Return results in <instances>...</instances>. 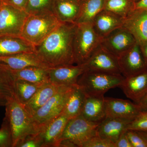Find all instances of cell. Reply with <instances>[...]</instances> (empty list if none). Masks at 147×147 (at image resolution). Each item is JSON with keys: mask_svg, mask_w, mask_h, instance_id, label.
Masks as SVG:
<instances>
[{"mask_svg": "<svg viewBox=\"0 0 147 147\" xmlns=\"http://www.w3.org/2000/svg\"><path fill=\"white\" fill-rule=\"evenodd\" d=\"M77 24L61 23L39 45L35 46L38 57L49 67L74 64L73 40Z\"/></svg>", "mask_w": 147, "mask_h": 147, "instance_id": "obj_1", "label": "cell"}, {"mask_svg": "<svg viewBox=\"0 0 147 147\" xmlns=\"http://www.w3.org/2000/svg\"><path fill=\"white\" fill-rule=\"evenodd\" d=\"M5 117L10 128L13 147L30 135L36 134L31 116L15 96L5 105Z\"/></svg>", "mask_w": 147, "mask_h": 147, "instance_id": "obj_2", "label": "cell"}, {"mask_svg": "<svg viewBox=\"0 0 147 147\" xmlns=\"http://www.w3.org/2000/svg\"><path fill=\"white\" fill-rule=\"evenodd\" d=\"M61 23L52 12L29 15L24 23L21 36L34 46H37Z\"/></svg>", "mask_w": 147, "mask_h": 147, "instance_id": "obj_3", "label": "cell"}, {"mask_svg": "<svg viewBox=\"0 0 147 147\" xmlns=\"http://www.w3.org/2000/svg\"><path fill=\"white\" fill-rule=\"evenodd\" d=\"M124 79L121 74L86 71L79 77L77 84L86 95H104L109 90L119 87Z\"/></svg>", "mask_w": 147, "mask_h": 147, "instance_id": "obj_4", "label": "cell"}, {"mask_svg": "<svg viewBox=\"0 0 147 147\" xmlns=\"http://www.w3.org/2000/svg\"><path fill=\"white\" fill-rule=\"evenodd\" d=\"M73 40L74 64L85 63L102 41L95 31L92 23L77 24Z\"/></svg>", "mask_w": 147, "mask_h": 147, "instance_id": "obj_5", "label": "cell"}, {"mask_svg": "<svg viewBox=\"0 0 147 147\" xmlns=\"http://www.w3.org/2000/svg\"><path fill=\"white\" fill-rule=\"evenodd\" d=\"M73 86H61L53 97L32 116L36 134L62 113Z\"/></svg>", "mask_w": 147, "mask_h": 147, "instance_id": "obj_6", "label": "cell"}, {"mask_svg": "<svg viewBox=\"0 0 147 147\" xmlns=\"http://www.w3.org/2000/svg\"><path fill=\"white\" fill-rule=\"evenodd\" d=\"M99 124L90 121L81 115L70 119L66 126L60 143L63 140H68L76 147H83L89 139L96 135Z\"/></svg>", "mask_w": 147, "mask_h": 147, "instance_id": "obj_7", "label": "cell"}, {"mask_svg": "<svg viewBox=\"0 0 147 147\" xmlns=\"http://www.w3.org/2000/svg\"><path fill=\"white\" fill-rule=\"evenodd\" d=\"M29 14L3 2L0 8V36H20Z\"/></svg>", "mask_w": 147, "mask_h": 147, "instance_id": "obj_8", "label": "cell"}, {"mask_svg": "<svg viewBox=\"0 0 147 147\" xmlns=\"http://www.w3.org/2000/svg\"><path fill=\"white\" fill-rule=\"evenodd\" d=\"M82 65L85 71L121 74L117 57L110 53L101 43Z\"/></svg>", "mask_w": 147, "mask_h": 147, "instance_id": "obj_9", "label": "cell"}, {"mask_svg": "<svg viewBox=\"0 0 147 147\" xmlns=\"http://www.w3.org/2000/svg\"><path fill=\"white\" fill-rule=\"evenodd\" d=\"M118 60L121 74L125 78L134 76L147 70V61L137 42L119 56Z\"/></svg>", "mask_w": 147, "mask_h": 147, "instance_id": "obj_10", "label": "cell"}, {"mask_svg": "<svg viewBox=\"0 0 147 147\" xmlns=\"http://www.w3.org/2000/svg\"><path fill=\"white\" fill-rule=\"evenodd\" d=\"M69 120L62 113L35 134L41 147H59L61 138Z\"/></svg>", "mask_w": 147, "mask_h": 147, "instance_id": "obj_11", "label": "cell"}, {"mask_svg": "<svg viewBox=\"0 0 147 147\" xmlns=\"http://www.w3.org/2000/svg\"><path fill=\"white\" fill-rule=\"evenodd\" d=\"M137 42L130 32L123 27L114 30L102 38L101 44L118 57Z\"/></svg>", "mask_w": 147, "mask_h": 147, "instance_id": "obj_12", "label": "cell"}, {"mask_svg": "<svg viewBox=\"0 0 147 147\" xmlns=\"http://www.w3.org/2000/svg\"><path fill=\"white\" fill-rule=\"evenodd\" d=\"M105 100L106 117L133 120L143 111L138 104L129 100L105 97Z\"/></svg>", "mask_w": 147, "mask_h": 147, "instance_id": "obj_13", "label": "cell"}, {"mask_svg": "<svg viewBox=\"0 0 147 147\" xmlns=\"http://www.w3.org/2000/svg\"><path fill=\"white\" fill-rule=\"evenodd\" d=\"M85 71L83 66L77 65L50 67L49 81L58 86H73L77 85L79 77Z\"/></svg>", "mask_w": 147, "mask_h": 147, "instance_id": "obj_14", "label": "cell"}, {"mask_svg": "<svg viewBox=\"0 0 147 147\" xmlns=\"http://www.w3.org/2000/svg\"><path fill=\"white\" fill-rule=\"evenodd\" d=\"M122 27L130 32L137 43L147 41V10L135 9L123 18Z\"/></svg>", "mask_w": 147, "mask_h": 147, "instance_id": "obj_15", "label": "cell"}, {"mask_svg": "<svg viewBox=\"0 0 147 147\" xmlns=\"http://www.w3.org/2000/svg\"><path fill=\"white\" fill-rule=\"evenodd\" d=\"M127 97L137 103L147 92V70L125 78L120 86Z\"/></svg>", "mask_w": 147, "mask_h": 147, "instance_id": "obj_16", "label": "cell"}, {"mask_svg": "<svg viewBox=\"0 0 147 147\" xmlns=\"http://www.w3.org/2000/svg\"><path fill=\"white\" fill-rule=\"evenodd\" d=\"M0 65L11 70H20L30 67H49L40 61L35 53L0 57Z\"/></svg>", "mask_w": 147, "mask_h": 147, "instance_id": "obj_17", "label": "cell"}, {"mask_svg": "<svg viewBox=\"0 0 147 147\" xmlns=\"http://www.w3.org/2000/svg\"><path fill=\"white\" fill-rule=\"evenodd\" d=\"M35 53V46L20 36H0V57Z\"/></svg>", "mask_w": 147, "mask_h": 147, "instance_id": "obj_18", "label": "cell"}, {"mask_svg": "<svg viewBox=\"0 0 147 147\" xmlns=\"http://www.w3.org/2000/svg\"><path fill=\"white\" fill-rule=\"evenodd\" d=\"M123 18L103 9L98 13L92 24L95 31L103 38L115 29L122 27Z\"/></svg>", "mask_w": 147, "mask_h": 147, "instance_id": "obj_19", "label": "cell"}, {"mask_svg": "<svg viewBox=\"0 0 147 147\" xmlns=\"http://www.w3.org/2000/svg\"><path fill=\"white\" fill-rule=\"evenodd\" d=\"M80 115L90 121L100 123L106 117L104 95H86Z\"/></svg>", "mask_w": 147, "mask_h": 147, "instance_id": "obj_20", "label": "cell"}, {"mask_svg": "<svg viewBox=\"0 0 147 147\" xmlns=\"http://www.w3.org/2000/svg\"><path fill=\"white\" fill-rule=\"evenodd\" d=\"M131 120L118 118L106 117L99 123L96 129V135L115 143L120 135Z\"/></svg>", "mask_w": 147, "mask_h": 147, "instance_id": "obj_21", "label": "cell"}, {"mask_svg": "<svg viewBox=\"0 0 147 147\" xmlns=\"http://www.w3.org/2000/svg\"><path fill=\"white\" fill-rule=\"evenodd\" d=\"M80 7L81 0H54L53 12L62 23H75Z\"/></svg>", "mask_w": 147, "mask_h": 147, "instance_id": "obj_22", "label": "cell"}, {"mask_svg": "<svg viewBox=\"0 0 147 147\" xmlns=\"http://www.w3.org/2000/svg\"><path fill=\"white\" fill-rule=\"evenodd\" d=\"M61 86L50 82L42 84L30 100L24 105L31 117L45 105L59 91Z\"/></svg>", "mask_w": 147, "mask_h": 147, "instance_id": "obj_23", "label": "cell"}, {"mask_svg": "<svg viewBox=\"0 0 147 147\" xmlns=\"http://www.w3.org/2000/svg\"><path fill=\"white\" fill-rule=\"evenodd\" d=\"M30 67L17 70H10L15 80H21L33 84H42L50 82L49 68Z\"/></svg>", "mask_w": 147, "mask_h": 147, "instance_id": "obj_24", "label": "cell"}, {"mask_svg": "<svg viewBox=\"0 0 147 147\" xmlns=\"http://www.w3.org/2000/svg\"><path fill=\"white\" fill-rule=\"evenodd\" d=\"M86 94L78 86H73L62 113L70 119L80 115L86 100Z\"/></svg>", "mask_w": 147, "mask_h": 147, "instance_id": "obj_25", "label": "cell"}, {"mask_svg": "<svg viewBox=\"0 0 147 147\" xmlns=\"http://www.w3.org/2000/svg\"><path fill=\"white\" fill-rule=\"evenodd\" d=\"M15 79L9 69L0 65V107L5 105L15 95Z\"/></svg>", "mask_w": 147, "mask_h": 147, "instance_id": "obj_26", "label": "cell"}, {"mask_svg": "<svg viewBox=\"0 0 147 147\" xmlns=\"http://www.w3.org/2000/svg\"><path fill=\"white\" fill-rule=\"evenodd\" d=\"M105 0H81L80 13L76 24L92 23L98 13L104 9Z\"/></svg>", "mask_w": 147, "mask_h": 147, "instance_id": "obj_27", "label": "cell"}, {"mask_svg": "<svg viewBox=\"0 0 147 147\" xmlns=\"http://www.w3.org/2000/svg\"><path fill=\"white\" fill-rule=\"evenodd\" d=\"M42 84H35L23 80H15L14 88L16 98L21 104L25 105L30 100Z\"/></svg>", "mask_w": 147, "mask_h": 147, "instance_id": "obj_28", "label": "cell"}, {"mask_svg": "<svg viewBox=\"0 0 147 147\" xmlns=\"http://www.w3.org/2000/svg\"><path fill=\"white\" fill-rule=\"evenodd\" d=\"M134 0H105L104 9L123 18L135 9Z\"/></svg>", "mask_w": 147, "mask_h": 147, "instance_id": "obj_29", "label": "cell"}, {"mask_svg": "<svg viewBox=\"0 0 147 147\" xmlns=\"http://www.w3.org/2000/svg\"><path fill=\"white\" fill-rule=\"evenodd\" d=\"M54 0H28L25 11L29 15L53 13Z\"/></svg>", "mask_w": 147, "mask_h": 147, "instance_id": "obj_30", "label": "cell"}, {"mask_svg": "<svg viewBox=\"0 0 147 147\" xmlns=\"http://www.w3.org/2000/svg\"><path fill=\"white\" fill-rule=\"evenodd\" d=\"M126 129L147 131V111H142L136 118L127 125Z\"/></svg>", "mask_w": 147, "mask_h": 147, "instance_id": "obj_31", "label": "cell"}, {"mask_svg": "<svg viewBox=\"0 0 147 147\" xmlns=\"http://www.w3.org/2000/svg\"><path fill=\"white\" fill-rule=\"evenodd\" d=\"M0 147H13L10 128L7 121L5 118L0 128Z\"/></svg>", "mask_w": 147, "mask_h": 147, "instance_id": "obj_32", "label": "cell"}, {"mask_svg": "<svg viewBox=\"0 0 147 147\" xmlns=\"http://www.w3.org/2000/svg\"><path fill=\"white\" fill-rule=\"evenodd\" d=\"M83 147H115V144L110 140L95 135L86 142Z\"/></svg>", "mask_w": 147, "mask_h": 147, "instance_id": "obj_33", "label": "cell"}, {"mask_svg": "<svg viewBox=\"0 0 147 147\" xmlns=\"http://www.w3.org/2000/svg\"><path fill=\"white\" fill-rule=\"evenodd\" d=\"M127 136L132 147H147V143L136 130L126 129Z\"/></svg>", "mask_w": 147, "mask_h": 147, "instance_id": "obj_34", "label": "cell"}, {"mask_svg": "<svg viewBox=\"0 0 147 147\" xmlns=\"http://www.w3.org/2000/svg\"><path fill=\"white\" fill-rule=\"evenodd\" d=\"M17 147H41V146L39 139L35 134L28 136Z\"/></svg>", "mask_w": 147, "mask_h": 147, "instance_id": "obj_35", "label": "cell"}, {"mask_svg": "<svg viewBox=\"0 0 147 147\" xmlns=\"http://www.w3.org/2000/svg\"><path fill=\"white\" fill-rule=\"evenodd\" d=\"M126 129L124 130L115 143V147H132L127 136Z\"/></svg>", "mask_w": 147, "mask_h": 147, "instance_id": "obj_36", "label": "cell"}, {"mask_svg": "<svg viewBox=\"0 0 147 147\" xmlns=\"http://www.w3.org/2000/svg\"><path fill=\"white\" fill-rule=\"evenodd\" d=\"M3 1L15 8L25 11L28 0H3Z\"/></svg>", "mask_w": 147, "mask_h": 147, "instance_id": "obj_37", "label": "cell"}, {"mask_svg": "<svg viewBox=\"0 0 147 147\" xmlns=\"http://www.w3.org/2000/svg\"><path fill=\"white\" fill-rule=\"evenodd\" d=\"M143 111H147V92L137 103Z\"/></svg>", "mask_w": 147, "mask_h": 147, "instance_id": "obj_38", "label": "cell"}, {"mask_svg": "<svg viewBox=\"0 0 147 147\" xmlns=\"http://www.w3.org/2000/svg\"><path fill=\"white\" fill-rule=\"evenodd\" d=\"M135 9L147 10V0H140L135 3Z\"/></svg>", "mask_w": 147, "mask_h": 147, "instance_id": "obj_39", "label": "cell"}, {"mask_svg": "<svg viewBox=\"0 0 147 147\" xmlns=\"http://www.w3.org/2000/svg\"><path fill=\"white\" fill-rule=\"evenodd\" d=\"M142 53L147 61V41L139 43Z\"/></svg>", "mask_w": 147, "mask_h": 147, "instance_id": "obj_40", "label": "cell"}, {"mask_svg": "<svg viewBox=\"0 0 147 147\" xmlns=\"http://www.w3.org/2000/svg\"><path fill=\"white\" fill-rule=\"evenodd\" d=\"M137 131L147 143V131Z\"/></svg>", "mask_w": 147, "mask_h": 147, "instance_id": "obj_41", "label": "cell"}, {"mask_svg": "<svg viewBox=\"0 0 147 147\" xmlns=\"http://www.w3.org/2000/svg\"><path fill=\"white\" fill-rule=\"evenodd\" d=\"M3 3V0H0V8L1 7Z\"/></svg>", "mask_w": 147, "mask_h": 147, "instance_id": "obj_42", "label": "cell"}, {"mask_svg": "<svg viewBox=\"0 0 147 147\" xmlns=\"http://www.w3.org/2000/svg\"><path fill=\"white\" fill-rule=\"evenodd\" d=\"M140 0H134V2H135V3L138 2H139V1H140Z\"/></svg>", "mask_w": 147, "mask_h": 147, "instance_id": "obj_43", "label": "cell"}, {"mask_svg": "<svg viewBox=\"0 0 147 147\" xmlns=\"http://www.w3.org/2000/svg\"></svg>", "mask_w": 147, "mask_h": 147, "instance_id": "obj_44", "label": "cell"}]
</instances>
